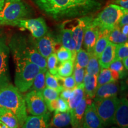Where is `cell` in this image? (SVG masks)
Listing matches in <instances>:
<instances>
[{
	"label": "cell",
	"mask_w": 128,
	"mask_h": 128,
	"mask_svg": "<svg viewBox=\"0 0 128 128\" xmlns=\"http://www.w3.org/2000/svg\"><path fill=\"white\" fill-rule=\"evenodd\" d=\"M15 63L30 61L40 67L42 70H48L46 59L42 56L37 49L35 39L32 36L16 34L9 44Z\"/></svg>",
	"instance_id": "cell-1"
},
{
	"label": "cell",
	"mask_w": 128,
	"mask_h": 128,
	"mask_svg": "<svg viewBox=\"0 0 128 128\" xmlns=\"http://www.w3.org/2000/svg\"><path fill=\"white\" fill-rule=\"evenodd\" d=\"M0 108L12 111L17 117L20 128L28 117L24 98L22 92L10 83L0 87Z\"/></svg>",
	"instance_id": "cell-2"
},
{
	"label": "cell",
	"mask_w": 128,
	"mask_h": 128,
	"mask_svg": "<svg viewBox=\"0 0 128 128\" xmlns=\"http://www.w3.org/2000/svg\"><path fill=\"white\" fill-rule=\"evenodd\" d=\"M37 6L54 20L76 17L71 0H33Z\"/></svg>",
	"instance_id": "cell-3"
},
{
	"label": "cell",
	"mask_w": 128,
	"mask_h": 128,
	"mask_svg": "<svg viewBox=\"0 0 128 128\" xmlns=\"http://www.w3.org/2000/svg\"><path fill=\"white\" fill-rule=\"evenodd\" d=\"M30 14V9L22 0H4L0 10V24L14 26L16 22Z\"/></svg>",
	"instance_id": "cell-4"
},
{
	"label": "cell",
	"mask_w": 128,
	"mask_h": 128,
	"mask_svg": "<svg viewBox=\"0 0 128 128\" xmlns=\"http://www.w3.org/2000/svg\"><path fill=\"white\" fill-rule=\"evenodd\" d=\"M128 10L118 5L109 4L93 18L92 23L97 27L99 32H110L118 25L120 18Z\"/></svg>",
	"instance_id": "cell-5"
},
{
	"label": "cell",
	"mask_w": 128,
	"mask_h": 128,
	"mask_svg": "<svg viewBox=\"0 0 128 128\" xmlns=\"http://www.w3.org/2000/svg\"><path fill=\"white\" fill-rule=\"evenodd\" d=\"M16 64L15 87L20 92H25L30 89L34 78L41 69L35 64L27 60L16 62Z\"/></svg>",
	"instance_id": "cell-6"
},
{
	"label": "cell",
	"mask_w": 128,
	"mask_h": 128,
	"mask_svg": "<svg viewBox=\"0 0 128 128\" xmlns=\"http://www.w3.org/2000/svg\"><path fill=\"white\" fill-rule=\"evenodd\" d=\"M120 101V99L117 96L105 98H94L96 112L105 128L116 124L115 114Z\"/></svg>",
	"instance_id": "cell-7"
},
{
	"label": "cell",
	"mask_w": 128,
	"mask_h": 128,
	"mask_svg": "<svg viewBox=\"0 0 128 128\" xmlns=\"http://www.w3.org/2000/svg\"><path fill=\"white\" fill-rule=\"evenodd\" d=\"M93 17L92 16H83L79 18L66 20L63 24L70 28L72 36L76 43V50L77 52L82 48L84 33L87 26L92 22Z\"/></svg>",
	"instance_id": "cell-8"
},
{
	"label": "cell",
	"mask_w": 128,
	"mask_h": 128,
	"mask_svg": "<svg viewBox=\"0 0 128 128\" xmlns=\"http://www.w3.org/2000/svg\"><path fill=\"white\" fill-rule=\"evenodd\" d=\"M14 26L23 30H28L34 39H39L48 32V28L45 21L42 17L32 19H22L16 22Z\"/></svg>",
	"instance_id": "cell-9"
},
{
	"label": "cell",
	"mask_w": 128,
	"mask_h": 128,
	"mask_svg": "<svg viewBox=\"0 0 128 128\" xmlns=\"http://www.w3.org/2000/svg\"><path fill=\"white\" fill-rule=\"evenodd\" d=\"M24 98L26 109L30 114L33 116H41L48 112L47 106L41 94L34 90H30Z\"/></svg>",
	"instance_id": "cell-10"
},
{
	"label": "cell",
	"mask_w": 128,
	"mask_h": 128,
	"mask_svg": "<svg viewBox=\"0 0 128 128\" xmlns=\"http://www.w3.org/2000/svg\"><path fill=\"white\" fill-rule=\"evenodd\" d=\"M10 48L4 36L0 37V87L10 83L9 72Z\"/></svg>",
	"instance_id": "cell-11"
},
{
	"label": "cell",
	"mask_w": 128,
	"mask_h": 128,
	"mask_svg": "<svg viewBox=\"0 0 128 128\" xmlns=\"http://www.w3.org/2000/svg\"><path fill=\"white\" fill-rule=\"evenodd\" d=\"M35 44L38 52L46 59L51 54L56 53L57 46L60 44L57 37L48 32L45 35L39 39H35Z\"/></svg>",
	"instance_id": "cell-12"
},
{
	"label": "cell",
	"mask_w": 128,
	"mask_h": 128,
	"mask_svg": "<svg viewBox=\"0 0 128 128\" xmlns=\"http://www.w3.org/2000/svg\"><path fill=\"white\" fill-rule=\"evenodd\" d=\"M77 17L86 16L101 9L103 0H71Z\"/></svg>",
	"instance_id": "cell-13"
},
{
	"label": "cell",
	"mask_w": 128,
	"mask_h": 128,
	"mask_svg": "<svg viewBox=\"0 0 128 128\" xmlns=\"http://www.w3.org/2000/svg\"><path fill=\"white\" fill-rule=\"evenodd\" d=\"M83 128H105L102 120L99 118L93 102L88 103L85 110Z\"/></svg>",
	"instance_id": "cell-14"
},
{
	"label": "cell",
	"mask_w": 128,
	"mask_h": 128,
	"mask_svg": "<svg viewBox=\"0 0 128 128\" xmlns=\"http://www.w3.org/2000/svg\"><path fill=\"white\" fill-rule=\"evenodd\" d=\"M99 36V30L97 27L92 24V22L87 26L83 36L82 44L85 50L92 54L96 42Z\"/></svg>",
	"instance_id": "cell-15"
},
{
	"label": "cell",
	"mask_w": 128,
	"mask_h": 128,
	"mask_svg": "<svg viewBox=\"0 0 128 128\" xmlns=\"http://www.w3.org/2000/svg\"><path fill=\"white\" fill-rule=\"evenodd\" d=\"M50 116V112L41 116H28L21 128H48Z\"/></svg>",
	"instance_id": "cell-16"
},
{
	"label": "cell",
	"mask_w": 128,
	"mask_h": 128,
	"mask_svg": "<svg viewBox=\"0 0 128 128\" xmlns=\"http://www.w3.org/2000/svg\"><path fill=\"white\" fill-rule=\"evenodd\" d=\"M60 36L57 37L61 46L66 48L72 53L74 58L76 56V43L72 36L71 31L63 23L60 26Z\"/></svg>",
	"instance_id": "cell-17"
},
{
	"label": "cell",
	"mask_w": 128,
	"mask_h": 128,
	"mask_svg": "<svg viewBox=\"0 0 128 128\" xmlns=\"http://www.w3.org/2000/svg\"><path fill=\"white\" fill-rule=\"evenodd\" d=\"M88 104L87 99L84 97L79 104L71 113V124L72 128H83V119L85 110Z\"/></svg>",
	"instance_id": "cell-18"
},
{
	"label": "cell",
	"mask_w": 128,
	"mask_h": 128,
	"mask_svg": "<svg viewBox=\"0 0 128 128\" xmlns=\"http://www.w3.org/2000/svg\"><path fill=\"white\" fill-rule=\"evenodd\" d=\"M115 123L119 128H128V102L124 97L120 99L116 110Z\"/></svg>",
	"instance_id": "cell-19"
},
{
	"label": "cell",
	"mask_w": 128,
	"mask_h": 128,
	"mask_svg": "<svg viewBox=\"0 0 128 128\" xmlns=\"http://www.w3.org/2000/svg\"><path fill=\"white\" fill-rule=\"evenodd\" d=\"M120 86L118 81H113L100 86L96 90V98H105L118 96Z\"/></svg>",
	"instance_id": "cell-20"
},
{
	"label": "cell",
	"mask_w": 128,
	"mask_h": 128,
	"mask_svg": "<svg viewBox=\"0 0 128 128\" xmlns=\"http://www.w3.org/2000/svg\"><path fill=\"white\" fill-rule=\"evenodd\" d=\"M116 46V44L109 42L101 54L98 58L101 68H108L112 62L114 60Z\"/></svg>",
	"instance_id": "cell-21"
},
{
	"label": "cell",
	"mask_w": 128,
	"mask_h": 128,
	"mask_svg": "<svg viewBox=\"0 0 128 128\" xmlns=\"http://www.w3.org/2000/svg\"><path fill=\"white\" fill-rule=\"evenodd\" d=\"M85 97L87 98L92 99L95 97L96 90L97 88V76L85 74L84 81Z\"/></svg>",
	"instance_id": "cell-22"
},
{
	"label": "cell",
	"mask_w": 128,
	"mask_h": 128,
	"mask_svg": "<svg viewBox=\"0 0 128 128\" xmlns=\"http://www.w3.org/2000/svg\"><path fill=\"white\" fill-rule=\"evenodd\" d=\"M70 112L54 113L50 121V126L54 128H65L71 124Z\"/></svg>",
	"instance_id": "cell-23"
},
{
	"label": "cell",
	"mask_w": 128,
	"mask_h": 128,
	"mask_svg": "<svg viewBox=\"0 0 128 128\" xmlns=\"http://www.w3.org/2000/svg\"><path fill=\"white\" fill-rule=\"evenodd\" d=\"M85 97L84 84L77 85L72 89L71 97L68 101L70 108V112H71L81 103L83 98Z\"/></svg>",
	"instance_id": "cell-24"
},
{
	"label": "cell",
	"mask_w": 128,
	"mask_h": 128,
	"mask_svg": "<svg viewBox=\"0 0 128 128\" xmlns=\"http://www.w3.org/2000/svg\"><path fill=\"white\" fill-rule=\"evenodd\" d=\"M119 79V74L109 68H101L97 76V88L107 83L116 81Z\"/></svg>",
	"instance_id": "cell-25"
},
{
	"label": "cell",
	"mask_w": 128,
	"mask_h": 128,
	"mask_svg": "<svg viewBox=\"0 0 128 128\" xmlns=\"http://www.w3.org/2000/svg\"><path fill=\"white\" fill-rule=\"evenodd\" d=\"M0 121L9 128H20L17 117L10 110L0 108Z\"/></svg>",
	"instance_id": "cell-26"
},
{
	"label": "cell",
	"mask_w": 128,
	"mask_h": 128,
	"mask_svg": "<svg viewBox=\"0 0 128 128\" xmlns=\"http://www.w3.org/2000/svg\"><path fill=\"white\" fill-rule=\"evenodd\" d=\"M108 32H99L98 38L96 42L93 49V52H92V54L98 59L100 58L101 54H102L106 47L109 43L108 39Z\"/></svg>",
	"instance_id": "cell-27"
},
{
	"label": "cell",
	"mask_w": 128,
	"mask_h": 128,
	"mask_svg": "<svg viewBox=\"0 0 128 128\" xmlns=\"http://www.w3.org/2000/svg\"><path fill=\"white\" fill-rule=\"evenodd\" d=\"M108 39L109 42L114 44H120L128 42V38L122 33L120 28L116 25L114 28L108 32Z\"/></svg>",
	"instance_id": "cell-28"
},
{
	"label": "cell",
	"mask_w": 128,
	"mask_h": 128,
	"mask_svg": "<svg viewBox=\"0 0 128 128\" xmlns=\"http://www.w3.org/2000/svg\"><path fill=\"white\" fill-rule=\"evenodd\" d=\"M46 71L41 70L37 74L30 88L31 90H34L40 94L41 93L43 90L45 88V74Z\"/></svg>",
	"instance_id": "cell-29"
},
{
	"label": "cell",
	"mask_w": 128,
	"mask_h": 128,
	"mask_svg": "<svg viewBox=\"0 0 128 128\" xmlns=\"http://www.w3.org/2000/svg\"><path fill=\"white\" fill-rule=\"evenodd\" d=\"M86 72L90 75L97 76L100 72L101 66L99 64L98 59L93 54H90L89 61L88 62L87 66L85 68Z\"/></svg>",
	"instance_id": "cell-30"
},
{
	"label": "cell",
	"mask_w": 128,
	"mask_h": 128,
	"mask_svg": "<svg viewBox=\"0 0 128 128\" xmlns=\"http://www.w3.org/2000/svg\"><path fill=\"white\" fill-rule=\"evenodd\" d=\"M74 61L68 60L60 64L57 71V75L62 77H67L73 73Z\"/></svg>",
	"instance_id": "cell-31"
},
{
	"label": "cell",
	"mask_w": 128,
	"mask_h": 128,
	"mask_svg": "<svg viewBox=\"0 0 128 128\" xmlns=\"http://www.w3.org/2000/svg\"><path fill=\"white\" fill-rule=\"evenodd\" d=\"M90 57V54L85 49L81 48L76 52L74 60V64L81 68H86L89 61Z\"/></svg>",
	"instance_id": "cell-32"
},
{
	"label": "cell",
	"mask_w": 128,
	"mask_h": 128,
	"mask_svg": "<svg viewBox=\"0 0 128 128\" xmlns=\"http://www.w3.org/2000/svg\"><path fill=\"white\" fill-rule=\"evenodd\" d=\"M45 84L46 87L55 90L60 93L64 89L58 82L56 76L51 74L48 70L45 74Z\"/></svg>",
	"instance_id": "cell-33"
},
{
	"label": "cell",
	"mask_w": 128,
	"mask_h": 128,
	"mask_svg": "<svg viewBox=\"0 0 128 128\" xmlns=\"http://www.w3.org/2000/svg\"><path fill=\"white\" fill-rule=\"evenodd\" d=\"M46 65H47L48 71L51 74L56 76L57 75V71L60 63L58 60L56 53L51 54L46 58Z\"/></svg>",
	"instance_id": "cell-34"
},
{
	"label": "cell",
	"mask_w": 128,
	"mask_h": 128,
	"mask_svg": "<svg viewBox=\"0 0 128 128\" xmlns=\"http://www.w3.org/2000/svg\"><path fill=\"white\" fill-rule=\"evenodd\" d=\"M56 55L58 60L59 62H60V64L63 63V62L68 60H72L73 61H74L75 60V58L71 51L66 49V48L63 47V46H61L58 49L56 52Z\"/></svg>",
	"instance_id": "cell-35"
},
{
	"label": "cell",
	"mask_w": 128,
	"mask_h": 128,
	"mask_svg": "<svg viewBox=\"0 0 128 128\" xmlns=\"http://www.w3.org/2000/svg\"><path fill=\"white\" fill-rule=\"evenodd\" d=\"M108 68L116 72L119 74V78L123 79L126 78L128 75V71L124 66L122 61L120 60H114L110 65Z\"/></svg>",
	"instance_id": "cell-36"
},
{
	"label": "cell",
	"mask_w": 128,
	"mask_h": 128,
	"mask_svg": "<svg viewBox=\"0 0 128 128\" xmlns=\"http://www.w3.org/2000/svg\"><path fill=\"white\" fill-rule=\"evenodd\" d=\"M55 76L58 82L64 88L72 90L76 86V83L73 75L67 76V77H62V76H59L58 75H56Z\"/></svg>",
	"instance_id": "cell-37"
},
{
	"label": "cell",
	"mask_w": 128,
	"mask_h": 128,
	"mask_svg": "<svg viewBox=\"0 0 128 128\" xmlns=\"http://www.w3.org/2000/svg\"><path fill=\"white\" fill-rule=\"evenodd\" d=\"M40 94L45 103L56 100L58 97H60V92L58 91L47 87L43 90Z\"/></svg>",
	"instance_id": "cell-38"
},
{
	"label": "cell",
	"mask_w": 128,
	"mask_h": 128,
	"mask_svg": "<svg viewBox=\"0 0 128 128\" xmlns=\"http://www.w3.org/2000/svg\"><path fill=\"white\" fill-rule=\"evenodd\" d=\"M128 56V42L124 44H117L115 50L114 60H122Z\"/></svg>",
	"instance_id": "cell-39"
},
{
	"label": "cell",
	"mask_w": 128,
	"mask_h": 128,
	"mask_svg": "<svg viewBox=\"0 0 128 128\" xmlns=\"http://www.w3.org/2000/svg\"><path fill=\"white\" fill-rule=\"evenodd\" d=\"M73 76L76 81V86L81 84L83 83L85 74H86V70L85 68H81L78 65L74 64L73 70Z\"/></svg>",
	"instance_id": "cell-40"
},
{
	"label": "cell",
	"mask_w": 128,
	"mask_h": 128,
	"mask_svg": "<svg viewBox=\"0 0 128 128\" xmlns=\"http://www.w3.org/2000/svg\"><path fill=\"white\" fill-rule=\"evenodd\" d=\"M70 111V108L66 101L64 100L61 97H58L57 98V108L54 112V113H62Z\"/></svg>",
	"instance_id": "cell-41"
},
{
	"label": "cell",
	"mask_w": 128,
	"mask_h": 128,
	"mask_svg": "<svg viewBox=\"0 0 128 128\" xmlns=\"http://www.w3.org/2000/svg\"><path fill=\"white\" fill-rule=\"evenodd\" d=\"M72 92V89L71 90L64 88L63 90L60 92L61 93L60 94V97H61L62 99H64V100L66 101V102H68L69 98L71 97Z\"/></svg>",
	"instance_id": "cell-42"
},
{
	"label": "cell",
	"mask_w": 128,
	"mask_h": 128,
	"mask_svg": "<svg viewBox=\"0 0 128 128\" xmlns=\"http://www.w3.org/2000/svg\"><path fill=\"white\" fill-rule=\"evenodd\" d=\"M128 24V12H126L124 14L118 22V26L120 28L123 27L124 26Z\"/></svg>",
	"instance_id": "cell-43"
},
{
	"label": "cell",
	"mask_w": 128,
	"mask_h": 128,
	"mask_svg": "<svg viewBox=\"0 0 128 128\" xmlns=\"http://www.w3.org/2000/svg\"><path fill=\"white\" fill-rule=\"evenodd\" d=\"M113 2L114 4L128 10V0H113Z\"/></svg>",
	"instance_id": "cell-44"
},
{
	"label": "cell",
	"mask_w": 128,
	"mask_h": 128,
	"mask_svg": "<svg viewBox=\"0 0 128 128\" xmlns=\"http://www.w3.org/2000/svg\"><path fill=\"white\" fill-rule=\"evenodd\" d=\"M121 32L123 34L128 36V24H126L123 27H122L120 28Z\"/></svg>",
	"instance_id": "cell-45"
},
{
	"label": "cell",
	"mask_w": 128,
	"mask_h": 128,
	"mask_svg": "<svg viewBox=\"0 0 128 128\" xmlns=\"http://www.w3.org/2000/svg\"><path fill=\"white\" fill-rule=\"evenodd\" d=\"M122 63L124 64V66L126 70H128V57L125 58L124 59L122 60Z\"/></svg>",
	"instance_id": "cell-46"
},
{
	"label": "cell",
	"mask_w": 128,
	"mask_h": 128,
	"mask_svg": "<svg viewBox=\"0 0 128 128\" xmlns=\"http://www.w3.org/2000/svg\"><path fill=\"white\" fill-rule=\"evenodd\" d=\"M0 128H9L7 125H6L4 123L0 121Z\"/></svg>",
	"instance_id": "cell-47"
},
{
	"label": "cell",
	"mask_w": 128,
	"mask_h": 128,
	"mask_svg": "<svg viewBox=\"0 0 128 128\" xmlns=\"http://www.w3.org/2000/svg\"><path fill=\"white\" fill-rule=\"evenodd\" d=\"M4 0H2V1H0V10L2 9L3 7V5H4Z\"/></svg>",
	"instance_id": "cell-48"
},
{
	"label": "cell",
	"mask_w": 128,
	"mask_h": 128,
	"mask_svg": "<svg viewBox=\"0 0 128 128\" xmlns=\"http://www.w3.org/2000/svg\"><path fill=\"white\" fill-rule=\"evenodd\" d=\"M109 128H117V127H114V126H113V127Z\"/></svg>",
	"instance_id": "cell-49"
},
{
	"label": "cell",
	"mask_w": 128,
	"mask_h": 128,
	"mask_svg": "<svg viewBox=\"0 0 128 128\" xmlns=\"http://www.w3.org/2000/svg\"><path fill=\"white\" fill-rule=\"evenodd\" d=\"M54 128L51 127V126H49V128Z\"/></svg>",
	"instance_id": "cell-50"
},
{
	"label": "cell",
	"mask_w": 128,
	"mask_h": 128,
	"mask_svg": "<svg viewBox=\"0 0 128 128\" xmlns=\"http://www.w3.org/2000/svg\"><path fill=\"white\" fill-rule=\"evenodd\" d=\"M0 1H2V0H0Z\"/></svg>",
	"instance_id": "cell-51"
}]
</instances>
